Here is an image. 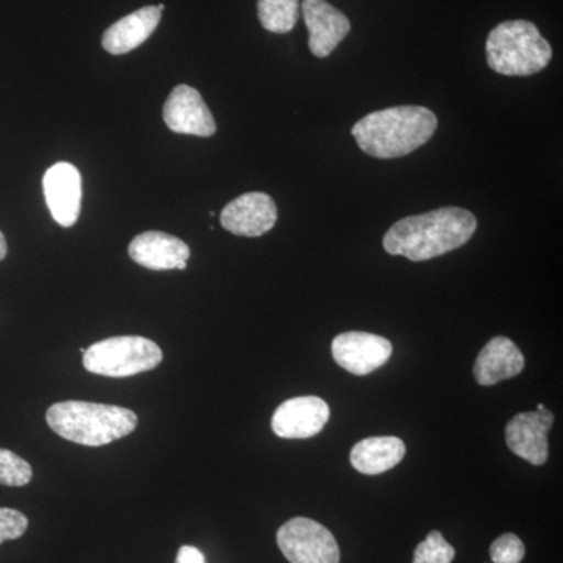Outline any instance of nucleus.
<instances>
[{
	"mask_svg": "<svg viewBox=\"0 0 563 563\" xmlns=\"http://www.w3.org/2000/svg\"><path fill=\"white\" fill-rule=\"evenodd\" d=\"M46 421L62 439L92 448L124 439L139 426L136 413L125 407L85 401L54 404Z\"/></svg>",
	"mask_w": 563,
	"mask_h": 563,
	"instance_id": "3",
	"label": "nucleus"
},
{
	"mask_svg": "<svg viewBox=\"0 0 563 563\" xmlns=\"http://www.w3.org/2000/svg\"><path fill=\"white\" fill-rule=\"evenodd\" d=\"M525 544L515 533H504L490 547L493 563H520L525 559Z\"/></svg>",
	"mask_w": 563,
	"mask_h": 563,
	"instance_id": "21",
	"label": "nucleus"
},
{
	"mask_svg": "<svg viewBox=\"0 0 563 563\" xmlns=\"http://www.w3.org/2000/svg\"><path fill=\"white\" fill-rule=\"evenodd\" d=\"M523 368L525 357L520 347L506 336H495L477 355L473 372L477 384L490 387L501 380L512 379Z\"/></svg>",
	"mask_w": 563,
	"mask_h": 563,
	"instance_id": "15",
	"label": "nucleus"
},
{
	"mask_svg": "<svg viewBox=\"0 0 563 563\" xmlns=\"http://www.w3.org/2000/svg\"><path fill=\"white\" fill-rule=\"evenodd\" d=\"M162 20V11L157 7H143L129 16L114 22L102 36L103 49L113 55L128 54L141 46Z\"/></svg>",
	"mask_w": 563,
	"mask_h": 563,
	"instance_id": "16",
	"label": "nucleus"
},
{
	"mask_svg": "<svg viewBox=\"0 0 563 563\" xmlns=\"http://www.w3.org/2000/svg\"><path fill=\"white\" fill-rule=\"evenodd\" d=\"M163 361L157 343L144 336H111L84 352L87 372L106 377H129L151 372Z\"/></svg>",
	"mask_w": 563,
	"mask_h": 563,
	"instance_id": "5",
	"label": "nucleus"
},
{
	"mask_svg": "<svg viewBox=\"0 0 563 563\" xmlns=\"http://www.w3.org/2000/svg\"><path fill=\"white\" fill-rule=\"evenodd\" d=\"M454 558V548L444 540L442 533L432 531L415 550L413 563H451Z\"/></svg>",
	"mask_w": 563,
	"mask_h": 563,
	"instance_id": "20",
	"label": "nucleus"
},
{
	"mask_svg": "<svg viewBox=\"0 0 563 563\" xmlns=\"http://www.w3.org/2000/svg\"><path fill=\"white\" fill-rule=\"evenodd\" d=\"M553 424L554 415L547 409L515 415L506 426L507 446L532 465H543L548 461V432Z\"/></svg>",
	"mask_w": 563,
	"mask_h": 563,
	"instance_id": "12",
	"label": "nucleus"
},
{
	"mask_svg": "<svg viewBox=\"0 0 563 563\" xmlns=\"http://www.w3.org/2000/svg\"><path fill=\"white\" fill-rule=\"evenodd\" d=\"M163 120L173 132L181 135L209 139L217 132V122L201 92L188 85L174 88L163 106Z\"/></svg>",
	"mask_w": 563,
	"mask_h": 563,
	"instance_id": "9",
	"label": "nucleus"
},
{
	"mask_svg": "<svg viewBox=\"0 0 563 563\" xmlns=\"http://www.w3.org/2000/svg\"><path fill=\"white\" fill-rule=\"evenodd\" d=\"M157 9L163 11L166 9L165 3H161V5H157Z\"/></svg>",
	"mask_w": 563,
	"mask_h": 563,
	"instance_id": "26",
	"label": "nucleus"
},
{
	"mask_svg": "<svg viewBox=\"0 0 563 563\" xmlns=\"http://www.w3.org/2000/svg\"><path fill=\"white\" fill-rule=\"evenodd\" d=\"M33 476L31 463L9 450H0V484L7 487H24Z\"/></svg>",
	"mask_w": 563,
	"mask_h": 563,
	"instance_id": "19",
	"label": "nucleus"
},
{
	"mask_svg": "<svg viewBox=\"0 0 563 563\" xmlns=\"http://www.w3.org/2000/svg\"><path fill=\"white\" fill-rule=\"evenodd\" d=\"M476 229L472 211L443 207L395 222L385 233L384 247L412 262L431 261L468 243Z\"/></svg>",
	"mask_w": 563,
	"mask_h": 563,
	"instance_id": "1",
	"label": "nucleus"
},
{
	"mask_svg": "<svg viewBox=\"0 0 563 563\" xmlns=\"http://www.w3.org/2000/svg\"><path fill=\"white\" fill-rule=\"evenodd\" d=\"M190 254L187 243L169 233L157 231L140 233L129 246L132 261L152 272L185 269Z\"/></svg>",
	"mask_w": 563,
	"mask_h": 563,
	"instance_id": "14",
	"label": "nucleus"
},
{
	"mask_svg": "<svg viewBox=\"0 0 563 563\" xmlns=\"http://www.w3.org/2000/svg\"><path fill=\"white\" fill-rule=\"evenodd\" d=\"M387 339L368 332H344L332 342V355L342 368L355 376H366L384 366L391 357Z\"/></svg>",
	"mask_w": 563,
	"mask_h": 563,
	"instance_id": "7",
	"label": "nucleus"
},
{
	"mask_svg": "<svg viewBox=\"0 0 563 563\" xmlns=\"http://www.w3.org/2000/svg\"><path fill=\"white\" fill-rule=\"evenodd\" d=\"M331 409L317 396L288 399L277 407L272 428L280 439H312L328 424Z\"/></svg>",
	"mask_w": 563,
	"mask_h": 563,
	"instance_id": "10",
	"label": "nucleus"
},
{
	"mask_svg": "<svg viewBox=\"0 0 563 563\" xmlns=\"http://www.w3.org/2000/svg\"><path fill=\"white\" fill-rule=\"evenodd\" d=\"M301 10L310 33V51L314 57H329L350 33V20L325 0H303Z\"/></svg>",
	"mask_w": 563,
	"mask_h": 563,
	"instance_id": "13",
	"label": "nucleus"
},
{
	"mask_svg": "<svg viewBox=\"0 0 563 563\" xmlns=\"http://www.w3.org/2000/svg\"><path fill=\"white\" fill-rule=\"evenodd\" d=\"M221 225L239 236L265 235L277 221V207L272 196L252 191L233 199L221 211Z\"/></svg>",
	"mask_w": 563,
	"mask_h": 563,
	"instance_id": "8",
	"label": "nucleus"
},
{
	"mask_svg": "<svg viewBox=\"0 0 563 563\" xmlns=\"http://www.w3.org/2000/svg\"><path fill=\"white\" fill-rule=\"evenodd\" d=\"M29 528V520L20 510L0 507V544L7 540H18Z\"/></svg>",
	"mask_w": 563,
	"mask_h": 563,
	"instance_id": "22",
	"label": "nucleus"
},
{
	"mask_svg": "<svg viewBox=\"0 0 563 563\" xmlns=\"http://www.w3.org/2000/svg\"><path fill=\"white\" fill-rule=\"evenodd\" d=\"M176 563H206V555L198 548L185 544L177 553Z\"/></svg>",
	"mask_w": 563,
	"mask_h": 563,
	"instance_id": "23",
	"label": "nucleus"
},
{
	"mask_svg": "<svg viewBox=\"0 0 563 563\" xmlns=\"http://www.w3.org/2000/svg\"><path fill=\"white\" fill-rule=\"evenodd\" d=\"M406 455V444L398 437H369L352 448L351 463L358 473L376 474L395 468Z\"/></svg>",
	"mask_w": 563,
	"mask_h": 563,
	"instance_id": "17",
	"label": "nucleus"
},
{
	"mask_svg": "<svg viewBox=\"0 0 563 563\" xmlns=\"http://www.w3.org/2000/svg\"><path fill=\"white\" fill-rule=\"evenodd\" d=\"M277 544L290 563H340L335 537L310 518H292L280 526Z\"/></svg>",
	"mask_w": 563,
	"mask_h": 563,
	"instance_id": "6",
	"label": "nucleus"
},
{
	"mask_svg": "<svg viewBox=\"0 0 563 563\" xmlns=\"http://www.w3.org/2000/svg\"><path fill=\"white\" fill-rule=\"evenodd\" d=\"M488 66L501 76H532L547 68L553 57L550 43L532 22L506 21L488 35Z\"/></svg>",
	"mask_w": 563,
	"mask_h": 563,
	"instance_id": "4",
	"label": "nucleus"
},
{
	"mask_svg": "<svg viewBox=\"0 0 563 563\" xmlns=\"http://www.w3.org/2000/svg\"><path fill=\"white\" fill-rule=\"evenodd\" d=\"M43 191L52 218L62 228H73L80 217L81 176L68 162L55 163L43 177Z\"/></svg>",
	"mask_w": 563,
	"mask_h": 563,
	"instance_id": "11",
	"label": "nucleus"
},
{
	"mask_svg": "<svg viewBox=\"0 0 563 563\" xmlns=\"http://www.w3.org/2000/svg\"><path fill=\"white\" fill-rule=\"evenodd\" d=\"M435 114L426 107H391L366 114L352 128V136L365 154L399 158L428 143L437 131Z\"/></svg>",
	"mask_w": 563,
	"mask_h": 563,
	"instance_id": "2",
	"label": "nucleus"
},
{
	"mask_svg": "<svg viewBox=\"0 0 563 563\" xmlns=\"http://www.w3.org/2000/svg\"><path fill=\"white\" fill-rule=\"evenodd\" d=\"M258 20L273 33H288L299 20V0H258Z\"/></svg>",
	"mask_w": 563,
	"mask_h": 563,
	"instance_id": "18",
	"label": "nucleus"
},
{
	"mask_svg": "<svg viewBox=\"0 0 563 563\" xmlns=\"http://www.w3.org/2000/svg\"><path fill=\"white\" fill-rule=\"evenodd\" d=\"M537 410H539V412H542V410H544L543 404H539V406H537Z\"/></svg>",
	"mask_w": 563,
	"mask_h": 563,
	"instance_id": "25",
	"label": "nucleus"
},
{
	"mask_svg": "<svg viewBox=\"0 0 563 563\" xmlns=\"http://www.w3.org/2000/svg\"><path fill=\"white\" fill-rule=\"evenodd\" d=\"M7 252H9V246H7L5 236L0 232V261L7 257Z\"/></svg>",
	"mask_w": 563,
	"mask_h": 563,
	"instance_id": "24",
	"label": "nucleus"
}]
</instances>
